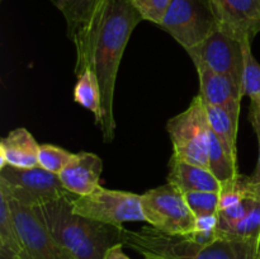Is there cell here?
<instances>
[{"label":"cell","mask_w":260,"mask_h":259,"mask_svg":"<svg viewBox=\"0 0 260 259\" xmlns=\"http://www.w3.org/2000/svg\"><path fill=\"white\" fill-rule=\"evenodd\" d=\"M141 20L144 18L129 0H104L91 25L85 56L75 65L76 75L91 69L99 81L102 119L98 127L104 142L114 140L113 101L117 74L129 37Z\"/></svg>","instance_id":"obj_1"},{"label":"cell","mask_w":260,"mask_h":259,"mask_svg":"<svg viewBox=\"0 0 260 259\" xmlns=\"http://www.w3.org/2000/svg\"><path fill=\"white\" fill-rule=\"evenodd\" d=\"M33 207L51 235L74 259H104L108 249L122 243L123 226H114L74 212L71 197Z\"/></svg>","instance_id":"obj_2"},{"label":"cell","mask_w":260,"mask_h":259,"mask_svg":"<svg viewBox=\"0 0 260 259\" xmlns=\"http://www.w3.org/2000/svg\"><path fill=\"white\" fill-rule=\"evenodd\" d=\"M122 244L142 255L165 259H259L256 246L221 235L211 243H198L189 235H168L152 226L139 231L124 229Z\"/></svg>","instance_id":"obj_3"},{"label":"cell","mask_w":260,"mask_h":259,"mask_svg":"<svg viewBox=\"0 0 260 259\" xmlns=\"http://www.w3.org/2000/svg\"><path fill=\"white\" fill-rule=\"evenodd\" d=\"M173 145L172 156L208 169L210 124L201 95H197L182 113L167 123Z\"/></svg>","instance_id":"obj_4"},{"label":"cell","mask_w":260,"mask_h":259,"mask_svg":"<svg viewBox=\"0 0 260 259\" xmlns=\"http://www.w3.org/2000/svg\"><path fill=\"white\" fill-rule=\"evenodd\" d=\"M145 222L168 235H188L197 217L190 211L184 193L172 183L147 190L141 196Z\"/></svg>","instance_id":"obj_5"},{"label":"cell","mask_w":260,"mask_h":259,"mask_svg":"<svg viewBox=\"0 0 260 259\" xmlns=\"http://www.w3.org/2000/svg\"><path fill=\"white\" fill-rule=\"evenodd\" d=\"M0 189L29 207L71 196L61 183L58 174L48 172L40 165L28 169L10 165L0 168Z\"/></svg>","instance_id":"obj_6"},{"label":"cell","mask_w":260,"mask_h":259,"mask_svg":"<svg viewBox=\"0 0 260 259\" xmlns=\"http://www.w3.org/2000/svg\"><path fill=\"white\" fill-rule=\"evenodd\" d=\"M160 27L185 51L218 30L211 0H172Z\"/></svg>","instance_id":"obj_7"},{"label":"cell","mask_w":260,"mask_h":259,"mask_svg":"<svg viewBox=\"0 0 260 259\" xmlns=\"http://www.w3.org/2000/svg\"><path fill=\"white\" fill-rule=\"evenodd\" d=\"M74 212L114 226L145 221L141 196L123 190L107 189L99 185L88 196L71 197Z\"/></svg>","instance_id":"obj_8"},{"label":"cell","mask_w":260,"mask_h":259,"mask_svg":"<svg viewBox=\"0 0 260 259\" xmlns=\"http://www.w3.org/2000/svg\"><path fill=\"white\" fill-rule=\"evenodd\" d=\"M7 197L20 240L24 246L25 259H74L51 235L33 207L23 205L8 195Z\"/></svg>","instance_id":"obj_9"},{"label":"cell","mask_w":260,"mask_h":259,"mask_svg":"<svg viewBox=\"0 0 260 259\" xmlns=\"http://www.w3.org/2000/svg\"><path fill=\"white\" fill-rule=\"evenodd\" d=\"M193 63L233 78L243 86L244 48L222 30H216L205 41L187 51Z\"/></svg>","instance_id":"obj_10"},{"label":"cell","mask_w":260,"mask_h":259,"mask_svg":"<svg viewBox=\"0 0 260 259\" xmlns=\"http://www.w3.org/2000/svg\"><path fill=\"white\" fill-rule=\"evenodd\" d=\"M218 29L239 42H253L260 32V0H211Z\"/></svg>","instance_id":"obj_11"},{"label":"cell","mask_w":260,"mask_h":259,"mask_svg":"<svg viewBox=\"0 0 260 259\" xmlns=\"http://www.w3.org/2000/svg\"><path fill=\"white\" fill-rule=\"evenodd\" d=\"M50 2L60 10L65 18L68 36L76 48V63H80L85 56L91 25L104 0H50Z\"/></svg>","instance_id":"obj_12"},{"label":"cell","mask_w":260,"mask_h":259,"mask_svg":"<svg viewBox=\"0 0 260 259\" xmlns=\"http://www.w3.org/2000/svg\"><path fill=\"white\" fill-rule=\"evenodd\" d=\"M200 76V95L208 106L223 107L229 111L240 112L243 86L233 78L216 73L202 65H196Z\"/></svg>","instance_id":"obj_13"},{"label":"cell","mask_w":260,"mask_h":259,"mask_svg":"<svg viewBox=\"0 0 260 259\" xmlns=\"http://www.w3.org/2000/svg\"><path fill=\"white\" fill-rule=\"evenodd\" d=\"M103 161L94 152L80 151L73 161L58 174L68 192L75 196H88L101 185Z\"/></svg>","instance_id":"obj_14"},{"label":"cell","mask_w":260,"mask_h":259,"mask_svg":"<svg viewBox=\"0 0 260 259\" xmlns=\"http://www.w3.org/2000/svg\"><path fill=\"white\" fill-rule=\"evenodd\" d=\"M40 145L28 130L15 128L0 141V168L10 165L20 169L38 167Z\"/></svg>","instance_id":"obj_15"},{"label":"cell","mask_w":260,"mask_h":259,"mask_svg":"<svg viewBox=\"0 0 260 259\" xmlns=\"http://www.w3.org/2000/svg\"><path fill=\"white\" fill-rule=\"evenodd\" d=\"M168 183L179 188L183 193L188 192H221L220 180L210 169L172 156Z\"/></svg>","instance_id":"obj_16"},{"label":"cell","mask_w":260,"mask_h":259,"mask_svg":"<svg viewBox=\"0 0 260 259\" xmlns=\"http://www.w3.org/2000/svg\"><path fill=\"white\" fill-rule=\"evenodd\" d=\"M210 128L216 135L226 151L236 160V136L240 112L229 111L223 107L205 104Z\"/></svg>","instance_id":"obj_17"},{"label":"cell","mask_w":260,"mask_h":259,"mask_svg":"<svg viewBox=\"0 0 260 259\" xmlns=\"http://www.w3.org/2000/svg\"><path fill=\"white\" fill-rule=\"evenodd\" d=\"M0 259H25L7 195L0 190Z\"/></svg>","instance_id":"obj_18"},{"label":"cell","mask_w":260,"mask_h":259,"mask_svg":"<svg viewBox=\"0 0 260 259\" xmlns=\"http://www.w3.org/2000/svg\"><path fill=\"white\" fill-rule=\"evenodd\" d=\"M74 101L94 114L95 123L102 119V93L95 73L91 69H85L78 75V81L74 88Z\"/></svg>","instance_id":"obj_19"},{"label":"cell","mask_w":260,"mask_h":259,"mask_svg":"<svg viewBox=\"0 0 260 259\" xmlns=\"http://www.w3.org/2000/svg\"><path fill=\"white\" fill-rule=\"evenodd\" d=\"M208 169L220 180L221 185L233 182L239 175L236 160L229 154L210 128V150H208Z\"/></svg>","instance_id":"obj_20"},{"label":"cell","mask_w":260,"mask_h":259,"mask_svg":"<svg viewBox=\"0 0 260 259\" xmlns=\"http://www.w3.org/2000/svg\"><path fill=\"white\" fill-rule=\"evenodd\" d=\"M243 93L250 98L251 103L260 107V63L251 52V42H243Z\"/></svg>","instance_id":"obj_21"},{"label":"cell","mask_w":260,"mask_h":259,"mask_svg":"<svg viewBox=\"0 0 260 259\" xmlns=\"http://www.w3.org/2000/svg\"><path fill=\"white\" fill-rule=\"evenodd\" d=\"M74 157L75 154H71L68 150L56 145L43 144L40 145L38 150V165L55 174H60L73 161Z\"/></svg>","instance_id":"obj_22"},{"label":"cell","mask_w":260,"mask_h":259,"mask_svg":"<svg viewBox=\"0 0 260 259\" xmlns=\"http://www.w3.org/2000/svg\"><path fill=\"white\" fill-rule=\"evenodd\" d=\"M185 201L196 217L218 215L220 193L216 192H188L184 193Z\"/></svg>","instance_id":"obj_23"},{"label":"cell","mask_w":260,"mask_h":259,"mask_svg":"<svg viewBox=\"0 0 260 259\" xmlns=\"http://www.w3.org/2000/svg\"><path fill=\"white\" fill-rule=\"evenodd\" d=\"M144 20L161 25L172 0H129Z\"/></svg>","instance_id":"obj_24"},{"label":"cell","mask_w":260,"mask_h":259,"mask_svg":"<svg viewBox=\"0 0 260 259\" xmlns=\"http://www.w3.org/2000/svg\"><path fill=\"white\" fill-rule=\"evenodd\" d=\"M249 119L253 126L254 131H255L256 139H258V147H259V154H258V163H256L255 170H254L253 175L249 177L250 183L253 184L254 189L260 195V107L255 106V104H250V113H249Z\"/></svg>","instance_id":"obj_25"},{"label":"cell","mask_w":260,"mask_h":259,"mask_svg":"<svg viewBox=\"0 0 260 259\" xmlns=\"http://www.w3.org/2000/svg\"><path fill=\"white\" fill-rule=\"evenodd\" d=\"M218 229V215H211V216H202V217H197L196 221V233L202 234H213L216 233ZM193 231V233H194Z\"/></svg>","instance_id":"obj_26"},{"label":"cell","mask_w":260,"mask_h":259,"mask_svg":"<svg viewBox=\"0 0 260 259\" xmlns=\"http://www.w3.org/2000/svg\"><path fill=\"white\" fill-rule=\"evenodd\" d=\"M123 244H117V245L112 246L111 249H108V251L106 253L104 259H131L126 253L123 251Z\"/></svg>","instance_id":"obj_27"},{"label":"cell","mask_w":260,"mask_h":259,"mask_svg":"<svg viewBox=\"0 0 260 259\" xmlns=\"http://www.w3.org/2000/svg\"><path fill=\"white\" fill-rule=\"evenodd\" d=\"M145 259H165V258H160V256L156 255H144Z\"/></svg>","instance_id":"obj_28"},{"label":"cell","mask_w":260,"mask_h":259,"mask_svg":"<svg viewBox=\"0 0 260 259\" xmlns=\"http://www.w3.org/2000/svg\"><path fill=\"white\" fill-rule=\"evenodd\" d=\"M259 259H260V255H259Z\"/></svg>","instance_id":"obj_29"}]
</instances>
